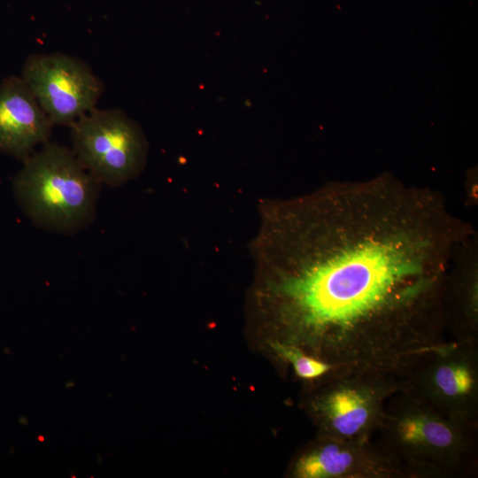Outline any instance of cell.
<instances>
[{"label": "cell", "instance_id": "obj_1", "mask_svg": "<svg viewBox=\"0 0 478 478\" xmlns=\"http://www.w3.org/2000/svg\"><path fill=\"white\" fill-rule=\"evenodd\" d=\"M259 214L250 248L275 341L341 373L399 375L447 341V281L473 232L438 193L381 176Z\"/></svg>", "mask_w": 478, "mask_h": 478}, {"label": "cell", "instance_id": "obj_2", "mask_svg": "<svg viewBox=\"0 0 478 478\" xmlns=\"http://www.w3.org/2000/svg\"><path fill=\"white\" fill-rule=\"evenodd\" d=\"M477 429L402 389L386 404L376 444L410 478L468 476L477 469Z\"/></svg>", "mask_w": 478, "mask_h": 478}, {"label": "cell", "instance_id": "obj_3", "mask_svg": "<svg viewBox=\"0 0 478 478\" xmlns=\"http://www.w3.org/2000/svg\"><path fill=\"white\" fill-rule=\"evenodd\" d=\"M23 162L13 189L18 203L35 225L68 234L92 221L101 183L72 149L48 142Z\"/></svg>", "mask_w": 478, "mask_h": 478}, {"label": "cell", "instance_id": "obj_4", "mask_svg": "<svg viewBox=\"0 0 478 478\" xmlns=\"http://www.w3.org/2000/svg\"><path fill=\"white\" fill-rule=\"evenodd\" d=\"M404 389V378L377 371L337 373L320 382L309 410L320 436L366 442L376 434L389 399Z\"/></svg>", "mask_w": 478, "mask_h": 478}, {"label": "cell", "instance_id": "obj_5", "mask_svg": "<svg viewBox=\"0 0 478 478\" xmlns=\"http://www.w3.org/2000/svg\"><path fill=\"white\" fill-rule=\"evenodd\" d=\"M70 128L73 152L101 184L123 185L144 168L148 153L145 135L120 109L95 107Z\"/></svg>", "mask_w": 478, "mask_h": 478}, {"label": "cell", "instance_id": "obj_6", "mask_svg": "<svg viewBox=\"0 0 478 478\" xmlns=\"http://www.w3.org/2000/svg\"><path fill=\"white\" fill-rule=\"evenodd\" d=\"M404 389L436 409L478 424L477 342L447 340L405 373Z\"/></svg>", "mask_w": 478, "mask_h": 478}, {"label": "cell", "instance_id": "obj_7", "mask_svg": "<svg viewBox=\"0 0 478 478\" xmlns=\"http://www.w3.org/2000/svg\"><path fill=\"white\" fill-rule=\"evenodd\" d=\"M53 126L70 127L96 107L104 84L82 60L63 53L30 55L20 76Z\"/></svg>", "mask_w": 478, "mask_h": 478}, {"label": "cell", "instance_id": "obj_8", "mask_svg": "<svg viewBox=\"0 0 478 478\" xmlns=\"http://www.w3.org/2000/svg\"><path fill=\"white\" fill-rule=\"evenodd\" d=\"M297 478H410L377 444L320 436L294 461Z\"/></svg>", "mask_w": 478, "mask_h": 478}, {"label": "cell", "instance_id": "obj_9", "mask_svg": "<svg viewBox=\"0 0 478 478\" xmlns=\"http://www.w3.org/2000/svg\"><path fill=\"white\" fill-rule=\"evenodd\" d=\"M53 124L21 77L0 83V151L24 161L48 143Z\"/></svg>", "mask_w": 478, "mask_h": 478}, {"label": "cell", "instance_id": "obj_10", "mask_svg": "<svg viewBox=\"0 0 478 478\" xmlns=\"http://www.w3.org/2000/svg\"><path fill=\"white\" fill-rule=\"evenodd\" d=\"M445 311L452 340L477 342L478 273L473 238L463 245L450 273Z\"/></svg>", "mask_w": 478, "mask_h": 478}, {"label": "cell", "instance_id": "obj_11", "mask_svg": "<svg viewBox=\"0 0 478 478\" xmlns=\"http://www.w3.org/2000/svg\"><path fill=\"white\" fill-rule=\"evenodd\" d=\"M271 347L282 360L291 366L296 375L305 381L321 382L341 373L334 366L307 354L295 345L274 340Z\"/></svg>", "mask_w": 478, "mask_h": 478}]
</instances>
